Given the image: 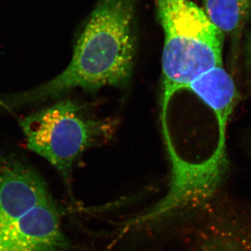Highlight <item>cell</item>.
<instances>
[{
    "label": "cell",
    "instance_id": "cell-1",
    "mask_svg": "<svg viewBox=\"0 0 251 251\" xmlns=\"http://www.w3.org/2000/svg\"><path fill=\"white\" fill-rule=\"evenodd\" d=\"M133 8L134 0H99L65 70L33 90L9 97L10 105L44 103L77 87L96 91L128 83L134 61Z\"/></svg>",
    "mask_w": 251,
    "mask_h": 251
},
{
    "label": "cell",
    "instance_id": "cell-2",
    "mask_svg": "<svg viewBox=\"0 0 251 251\" xmlns=\"http://www.w3.org/2000/svg\"><path fill=\"white\" fill-rule=\"evenodd\" d=\"M154 1L164 31L163 99H167L204 73L223 67L225 36L189 0Z\"/></svg>",
    "mask_w": 251,
    "mask_h": 251
},
{
    "label": "cell",
    "instance_id": "cell-3",
    "mask_svg": "<svg viewBox=\"0 0 251 251\" xmlns=\"http://www.w3.org/2000/svg\"><path fill=\"white\" fill-rule=\"evenodd\" d=\"M20 124L28 148L49 161L67 183L78 157L111 128V124L86 118L82 106L70 100L33 112Z\"/></svg>",
    "mask_w": 251,
    "mask_h": 251
},
{
    "label": "cell",
    "instance_id": "cell-4",
    "mask_svg": "<svg viewBox=\"0 0 251 251\" xmlns=\"http://www.w3.org/2000/svg\"><path fill=\"white\" fill-rule=\"evenodd\" d=\"M44 179L17 156L0 158V229L52 201Z\"/></svg>",
    "mask_w": 251,
    "mask_h": 251
},
{
    "label": "cell",
    "instance_id": "cell-5",
    "mask_svg": "<svg viewBox=\"0 0 251 251\" xmlns=\"http://www.w3.org/2000/svg\"><path fill=\"white\" fill-rule=\"evenodd\" d=\"M67 246L52 200L0 229V251H62Z\"/></svg>",
    "mask_w": 251,
    "mask_h": 251
},
{
    "label": "cell",
    "instance_id": "cell-6",
    "mask_svg": "<svg viewBox=\"0 0 251 251\" xmlns=\"http://www.w3.org/2000/svg\"><path fill=\"white\" fill-rule=\"evenodd\" d=\"M204 11L225 36L237 41L251 11V0H204Z\"/></svg>",
    "mask_w": 251,
    "mask_h": 251
},
{
    "label": "cell",
    "instance_id": "cell-7",
    "mask_svg": "<svg viewBox=\"0 0 251 251\" xmlns=\"http://www.w3.org/2000/svg\"><path fill=\"white\" fill-rule=\"evenodd\" d=\"M247 62L248 67L251 74V36L247 46Z\"/></svg>",
    "mask_w": 251,
    "mask_h": 251
}]
</instances>
